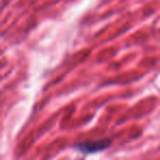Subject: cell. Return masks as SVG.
<instances>
[{
	"label": "cell",
	"instance_id": "cell-1",
	"mask_svg": "<svg viewBox=\"0 0 160 160\" xmlns=\"http://www.w3.org/2000/svg\"><path fill=\"white\" fill-rule=\"evenodd\" d=\"M111 144H112L111 139H100V140H93V142H80V144H76L75 148H77L81 152L93 153L109 148L111 146Z\"/></svg>",
	"mask_w": 160,
	"mask_h": 160
}]
</instances>
